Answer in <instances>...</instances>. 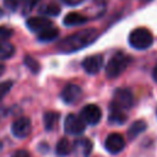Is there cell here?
<instances>
[{"label":"cell","mask_w":157,"mask_h":157,"mask_svg":"<svg viewBox=\"0 0 157 157\" xmlns=\"http://www.w3.org/2000/svg\"><path fill=\"white\" fill-rule=\"evenodd\" d=\"M97 37H98L97 29L86 28V29L78 31V32L64 38L63 40H60L59 44H58V49L61 53L77 52L80 49H83L85 47L90 45L91 43H93Z\"/></svg>","instance_id":"cell-1"},{"label":"cell","mask_w":157,"mask_h":157,"mask_svg":"<svg viewBox=\"0 0 157 157\" xmlns=\"http://www.w3.org/2000/svg\"><path fill=\"white\" fill-rule=\"evenodd\" d=\"M131 63V56H129L125 53L118 52L115 53L110 60L108 61L107 66H105V75L109 78H115L118 77Z\"/></svg>","instance_id":"cell-2"},{"label":"cell","mask_w":157,"mask_h":157,"mask_svg":"<svg viewBox=\"0 0 157 157\" xmlns=\"http://www.w3.org/2000/svg\"><path fill=\"white\" fill-rule=\"evenodd\" d=\"M152 43H153V36L145 27L135 28L129 34V44L137 50L147 49L152 45Z\"/></svg>","instance_id":"cell-3"},{"label":"cell","mask_w":157,"mask_h":157,"mask_svg":"<svg viewBox=\"0 0 157 157\" xmlns=\"http://www.w3.org/2000/svg\"><path fill=\"white\" fill-rule=\"evenodd\" d=\"M132 103H134V98H132L131 92L126 88H118V90H115V92L113 94V99L109 105V109L124 112V110H128L129 108H131Z\"/></svg>","instance_id":"cell-4"},{"label":"cell","mask_w":157,"mask_h":157,"mask_svg":"<svg viewBox=\"0 0 157 157\" xmlns=\"http://www.w3.org/2000/svg\"><path fill=\"white\" fill-rule=\"evenodd\" d=\"M64 129L69 135H81L86 129V124L78 115L67 114L64 121Z\"/></svg>","instance_id":"cell-5"},{"label":"cell","mask_w":157,"mask_h":157,"mask_svg":"<svg viewBox=\"0 0 157 157\" xmlns=\"http://www.w3.org/2000/svg\"><path fill=\"white\" fill-rule=\"evenodd\" d=\"M80 118L83 120L85 124L96 125L99 123V120L102 118V110L96 104H87L82 108V110L80 113Z\"/></svg>","instance_id":"cell-6"},{"label":"cell","mask_w":157,"mask_h":157,"mask_svg":"<svg viewBox=\"0 0 157 157\" xmlns=\"http://www.w3.org/2000/svg\"><path fill=\"white\" fill-rule=\"evenodd\" d=\"M31 129H32V124L27 117H21L16 119L11 125V132L17 139L27 137L31 132Z\"/></svg>","instance_id":"cell-7"},{"label":"cell","mask_w":157,"mask_h":157,"mask_svg":"<svg viewBox=\"0 0 157 157\" xmlns=\"http://www.w3.org/2000/svg\"><path fill=\"white\" fill-rule=\"evenodd\" d=\"M61 99L67 104H74L81 99L82 90L75 83H67L61 91Z\"/></svg>","instance_id":"cell-8"},{"label":"cell","mask_w":157,"mask_h":157,"mask_svg":"<svg viewBox=\"0 0 157 157\" xmlns=\"http://www.w3.org/2000/svg\"><path fill=\"white\" fill-rule=\"evenodd\" d=\"M125 146V139L118 132L109 134L104 141V147L109 153H119Z\"/></svg>","instance_id":"cell-9"},{"label":"cell","mask_w":157,"mask_h":157,"mask_svg":"<svg viewBox=\"0 0 157 157\" xmlns=\"http://www.w3.org/2000/svg\"><path fill=\"white\" fill-rule=\"evenodd\" d=\"M103 66V56L101 54H94V55H90L87 56L83 61H82V67L83 70L90 74V75H94L97 72L101 71Z\"/></svg>","instance_id":"cell-10"},{"label":"cell","mask_w":157,"mask_h":157,"mask_svg":"<svg viewBox=\"0 0 157 157\" xmlns=\"http://www.w3.org/2000/svg\"><path fill=\"white\" fill-rule=\"evenodd\" d=\"M52 26H53V23H52L49 20H47L45 17H42V16L31 17V18L27 20V27H28L32 32H34V33H37V34L40 33V32H43L44 29L52 27Z\"/></svg>","instance_id":"cell-11"},{"label":"cell","mask_w":157,"mask_h":157,"mask_svg":"<svg viewBox=\"0 0 157 157\" xmlns=\"http://www.w3.org/2000/svg\"><path fill=\"white\" fill-rule=\"evenodd\" d=\"M92 142L88 139H78L72 145V151L77 157H88L92 152Z\"/></svg>","instance_id":"cell-12"},{"label":"cell","mask_w":157,"mask_h":157,"mask_svg":"<svg viewBox=\"0 0 157 157\" xmlns=\"http://www.w3.org/2000/svg\"><path fill=\"white\" fill-rule=\"evenodd\" d=\"M59 118H60V114L58 112H45L43 115V123H44L45 130L47 131L54 130L59 123Z\"/></svg>","instance_id":"cell-13"},{"label":"cell","mask_w":157,"mask_h":157,"mask_svg":"<svg viewBox=\"0 0 157 157\" xmlns=\"http://www.w3.org/2000/svg\"><path fill=\"white\" fill-rule=\"evenodd\" d=\"M87 21H88V18L86 16H82L77 12H70L63 20L64 25H66V26H77V25H82Z\"/></svg>","instance_id":"cell-14"},{"label":"cell","mask_w":157,"mask_h":157,"mask_svg":"<svg viewBox=\"0 0 157 157\" xmlns=\"http://www.w3.org/2000/svg\"><path fill=\"white\" fill-rule=\"evenodd\" d=\"M146 126H147L146 125V121H144V120H136V121H134L130 125V128L128 129V136L130 139L137 137L141 132H144L146 130Z\"/></svg>","instance_id":"cell-15"},{"label":"cell","mask_w":157,"mask_h":157,"mask_svg":"<svg viewBox=\"0 0 157 157\" xmlns=\"http://www.w3.org/2000/svg\"><path fill=\"white\" fill-rule=\"evenodd\" d=\"M58 34H59V29L56 27L52 26V27L44 29L43 32L38 33V40H40V42H52L58 37Z\"/></svg>","instance_id":"cell-16"},{"label":"cell","mask_w":157,"mask_h":157,"mask_svg":"<svg viewBox=\"0 0 157 157\" xmlns=\"http://www.w3.org/2000/svg\"><path fill=\"white\" fill-rule=\"evenodd\" d=\"M55 151H56V155H59V156H67V155H70L71 151H72V145L69 142L67 139L63 137V139H60L59 142L56 144Z\"/></svg>","instance_id":"cell-17"},{"label":"cell","mask_w":157,"mask_h":157,"mask_svg":"<svg viewBox=\"0 0 157 157\" xmlns=\"http://www.w3.org/2000/svg\"><path fill=\"white\" fill-rule=\"evenodd\" d=\"M108 121L110 124H117V125H121L126 121V114L124 112L120 110H114V109H109V117H108Z\"/></svg>","instance_id":"cell-18"},{"label":"cell","mask_w":157,"mask_h":157,"mask_svg":"<svg viewBox=\"0 0 157 157\" xmlns=\"http://www.w3.org/2000/svg\"><path fill=\"white\" fill-rule=\"evenodd\" d=\"M15 54V47L9 42H0V60L11 58Z\"/></svg>","instance_id":"cell-19"},{"label":"cell","mask_w":157,"mask_h":157,"mask_svg":"<svg viewBox=\"0 0 157 157\" xmlns=\"http://www.w3.org/2000/svg\"><path fill=\"white\" fill-rule=\"evenodd\" d=\"M39 13L48 16H58L60 13V7L56 4H45L39 9Z\"/></svg>","instance_id":"cell-20"},{"label":"cell","mask_w":157,"mask_h":157,"mask_svg":"<svg viewBox=\"0 0 157 157\" xmlns=\"http://www.w3.org/2000/svg\"><path fill=\"white\" fill-rule=\"evenodd\" d=\"M25 64L32 72H38L39 71V63L36 59H33L32 56H29V55L25 56Z\"/></svg>","instance_id":"cell-21"},{"label":"cell","mask_w":157,"mask_h":157,"mask_svg":"<svg viewBox=\"0 0 157 157\" xmlns=\"http://www.w3.org/2000/svg\"><path fill=\"white\" fill-rule=\"evenodd\" d=\"M13 34V31L9 27L0 26V42H7L9 38H11Z\"/></svg>","instance_id":"cell-22"},{"label":"cell","mask_w":157,"mask_h":157,"mask_svg":"<svg viewBox=\"0 0 157 157\" xmlns=\"http://www.w3.org/2000/svg\"><path fill=\"white\" fill-rule=\"evenodd\" d=\"M12 85H13L12 81H4V82H0V101L10 92Z\"/></svg>","instance_id":"cell-23"},{"label":"cell","mask_w":157,"mask_h":157,"mask_svg":"<svg viewBox=\"0 0 157 157\" xmlns=\"http://www.w3.org/2000/svg\"><path fill=\"white\" fill-rule=\"evenodd\" d=\"M4 4L10 11H15L21 4V0H4Z\"/></svg>","instance_id":"cell-24"},{"label":"cell","mask_w":157,"mask_h":157,"mask_svg":"<svg viewBox=\"0 0 157 157\" xmlns=\"http://www.w3.org/2000/svg\"><path fill=\"white\" fill-rule=\"evenodd\" d=\"M39 0H25V7H23V12H29L32 9H33V6L38 2Z\"/></svg>","instance_id":"cell-25"},{"label":"cell","mask_w":157,"mask_h":157,"mask_svg":"<svg viewBox=\"0 0 157 157\" xmlns=\"http://www.w3.org/2000/svg\"><path fill=\"white\" fill-rule=\"evenodd\" d=\"M11 157H31V156L26 150H18L15 153H12Z\"/></svg>","instance_id":"cell-26"},{"label":"cell","mask_w":157,"mask_h":157,"mask_svg":"<svg viewBox=\"0 0 157 157\" xmlns=\"http://www.w3.org/2000/svg\"><path fill=\"white\" fill-rule=\"evenodd\" d=\"M66 5H70V6H76L78 4H81L83 0H63Z\"/></svg>","instance_id":"cell-27"},{"label":"cell","mask_w":157,"mask_h":157,"mask_svg":"<svg viewBox=\"0 0 157 157\" xmlns=\"http://www.w3.org/2000/svg\"><path fill=\"white\" fill-rule=\"evenodd\" d=\"M152 76H153V78H155V81L157 82V63H156V65H155V67H153V72H152Z\"/></svg>","instance_id":"cell-28"},{"label":"cell","mask_w":157,"mask_h":157,"mask_svg":"<svg viewBox=\"0 0 157 157\" xmlns=\"http://www.w3.org/2000/svg\"><path fill=\"white\" fill-rule=\"evenodd\" d=\"M4 72H5V66H4L2 64H0V76H1Z\"/></svg>","instance_id":"cell-29"},{"label":"cell","mask_w":157,"mask_h":157,"mask_svg":"<svg viewBox=\"0 0 157 157\" xmlns=\"http://www.w3.org/2000/svg\"><path fill=\"white\" fill-rule=\"evenodd\" d=\"M1 15H2V12H1V11H0V17H1Z\"/></svg>","instance_id":"cell-30"},{"label":"cell","mask_w":157,"mask_h":157,"mask_svg":"<svg viewBox=\"0 0 157 157\" xmlns=\"http://www.w3.org/2000/svg\"><path fill=\"white\" fill-rule=\"evenodd\" d=\"M156 114H157V108H156Z\"/></svg>","instance_id":"cell-31"},{"label":"cell","mask_w":157,"mask_h":157,"mask_svg":"<svg viewBox=\"0 0 157 157\" xmlns=\"http://www.w3.org/2000/svg\"><path fill=\"white\" fill-rule=\"evenodd\" d=\"M145 1H147V0H145Z\"/></svg>","instance_id":"cell-32"}]
</instances>
